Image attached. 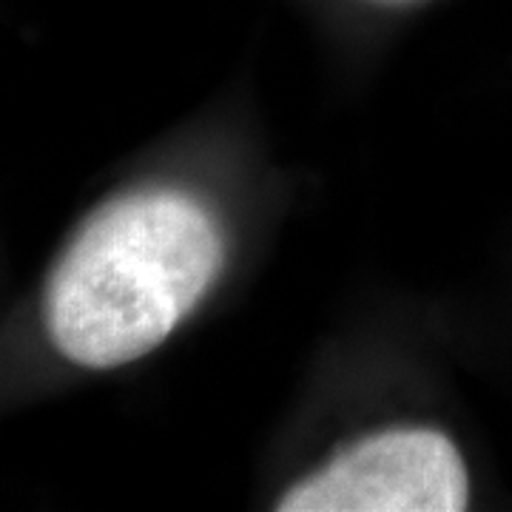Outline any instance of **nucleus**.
<instances>
[{
    "label": "nucleus",
    "instance_id": "obj_1",
    "mask_svg": "<svg viewBox=\"0 0 512 512\" xmlns=\"http://www.w3.org/2000/svg\"><path fill=\"white\" fill-rule=\"evenodd\" d=\"M222 259L220 225L191 194H120L80 225L49 274V339L80 367L128 365L160 348L200 305Z\"/></svg>",
    "mask_w": 512,
    "mask_h": 512
},
{
    "label": "nucleus",
    "instance_id": "obj_2",
    "mask_svg": "<svg viewBox=\"0 0 512 512\" xmlns=\"http://www.w3.org/2000/svg\"><path fill=\"white\" fill-rule=\"evenodd\" d=\"M467 464L433 427H393L353 441L276 501L282 512H458Z\"/></svg>",
    "mask_w": 512,
    "mask_h": 512
},
{
    "label": "nucleus",
    "instance_id": "obj_3",
    "mask_svg": "<svg viewBox=\"0 0 512 512\" xmlns=\"http://www.w3.org/2000/svg\"><path fill=\"white\" fill-rule=\"evenodd\" d=\"M382 3H407V0H382Z\"/></svg>",
    "mask_w": 512,
    "mask_h": 512
}]
</instances>
